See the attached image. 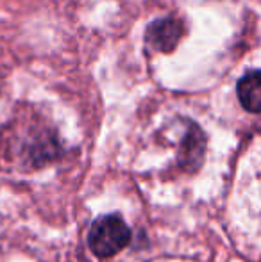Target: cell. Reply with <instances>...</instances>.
Segmentation results:
<instances>
[{
  "mask_svg": "<svg viewBox=\"0 0 261 262\" xmlns=\"http://www.w3.org/2000/svg\"><path fill=\"white\" fill-rule=\"evenodd\" d=\"M236 93L240 104L249 113H261V72H249L238 80Z\"/></svg>",
  "mask_w": 261,
  "mask_h": 262,
  "instance_id": "3957f363",
  "label": "cell"
},
{
  "mask_svg": "<svg viewBox=\"0 0 261 262\" xmlns=\"http://www.w3.org/2000/svg\"><path fill=\"white\" fill-rule=\"evenodd\" d=\"M131 241V230L126 225V221L120 216H104L97 220L90 228L88 235V245L91 252L101 259L113 257L124 250Z\"/></svg>",
  "mask_w": 261,
  "mask_h": 262,
  "instance_id": "6da1fadb",
  "label": "cell"
},
{
  "mask_svg": "<svg viewBox=\"0 0 261 262\" xmlns=\"http://www.w3.org/2000/svg\"><path fill=\"white\" fill-rule=\"evenodd\" d=\"M183 25L175 18H159L152 21L145 32L147 45L157 52H172L183 36Z\"/></svg>",
  "mask_w": 261,
  "mask_h": 262,
  "instance_id": "7a4b0ae2",
  "label": "cell"
}]
</instances>
